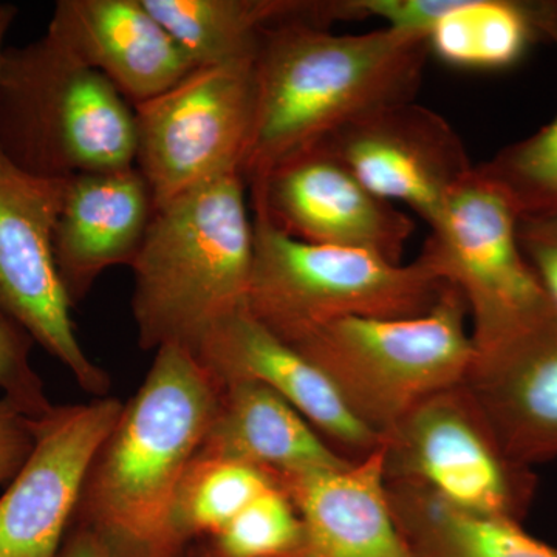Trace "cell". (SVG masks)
<instances>
[{
	"label": "cell",
	"mask_w": 557,
	"mask_h": 557,
	"mask_svg": "<svg viewBox=\"0 0 557 557\" xmlns=\"http://www.w3.org/2000/svg\"><path fill=\"white\" fill-rule=\"evenodd\" d=\"M220 388L186 348L157 350L91 460L70 527L94 534L110 557H189L174 527L175 497Z\"/></svg>",
	"instance_id": "1"
},
{
	"label": "cell",
	"mask_w": 557,
	"mask_h": 557,
	"mask_svg": "<svg viewBox=\"0 0 557 557\" xmlns=\"http://www.w3.org/2000/svg\"><path fill=\"white\" fill-rule=\"evenodd\" d=\"M429 54L423 33L335 35L304 17L270 25L255 57V126L242 164L247 186L347 124L412 102Z\"/></svg>",
	"instance_id": "2"
},
{
	"label": "cell",
	"mask_w": 557,
	"mask_h": 557,
	"mask_svg": "<svg viewBox=\"0 0 557 557\" xmlns=\"http://www.w3.org/2000/svg\"><path fill=\"white\" fill-rule=\"evenodd\" d=\"M240 172L156 209L134 271L132 314L143 350L190 354L211 330L248 310L255 223Z\"/></svg>",
	"instance_id": "3"
},
{
	"label": "cell",
	"mask_w": 557,
	"mask_h": 557,
	"mask_svg": "<svg viewBox=\"0 0 557 557\" xmlns=\"http://www.w3.org/2000/svg\"><path fill=\"white\" fill-rule=\"evenodd\" d=\"M0 150L42 178L135 166L134 108L46 33L3 51Z\"/></svg>",
	"instance_id": "4"
},
{
	"label": "cell",
	"mask_w": 557,
	"mask_h": 557,
	"mask_svg": "<svg viewBox=\"0 0 557 557\" xmlns=\"http://www.w3.org/2000/svg\"><path fill=\"white\" fill-rule=\"evenodd\" d=\"M468 306L446 282L434 309L408 319L343 318L289 343L355 417L383 437L410 409L467 379L474 361Z\"/></svg>",
	"instance_id": "5"
},
{
	"label": "cell",
	"mask_w": 557,
	"mask_h": 557,
	"mask_svg": "<svg viewBox=\"0 0 557 557\" xmlns=\"http://www.w3.org/2000/svg\"><path fill=\"white\" fill-rule=\"evenodd\" d=\"M252 218L248 310L285 344L343 318L423 317L446 287L418 260L401 265L359 249L306 244Z\"/></svg>",
	"instance_id": "6"
},
{
	"label": "cell",
	"mask_w": 557,
	"mask_h": 557,
	"mask_svg": "<svg viewBox=\"0 0 557 557\" xmlns=\"http://www.w3.org/2000/svg\"><path fill=\"white\" fill-rule=\"evenodd\" d=\"M518 215L478 171L450 197L417 260L458 288L475 357L557 329V317L519 247Z\"/></svg>",
	"instance_id": "7"
},
{
	"label": "cell",
	"mask_w": 557,
	"mask_h": 557,
	"mask_svg": "<svg viewBox=\"0 0 557 557\" xmlns=\"http://www.w3.org/2000/svg\"><path fill=\"white\" fill-rule=\"evenodd\" d=\"M384 480L471 515L523 522L537 475L516 463L463 383L409 410L381 437Z\"/></svg>",
	"instance_id": "8"
},
{
	"label": "cell",
	"mask_w": 557,
	"mask_h": 557,
	"mask_svg": "<svg viewBox=\"0 0 557 557\" xmlns=\"http://www.w3.org/2000/svg\"><path fill=\"white\" fill-rule=\"evenodd\" d=\"M256 113L255 60L196 67L135 106V166L156 209L240 172Z\"/></svg>",
	"instance_id": "9"
},
{
	"label": "cell",
	"mask_w": 557,
	"mask_h": 557,
	"mask_svg": "<svg viewBox=\"0 0 557 557\" xmlns=\"http://www.w3.org/2000/svg\"><path fill=\"white\" fill-rule=\"evenodd\" d=\"M69 178L35 177L0 150V311L27 330L87 394L109 397L112 380L81 347L53 255Z\"/></svg>",
	"instance_id": "10"
},
{
	"label": "cell",
	"mask_w": 557,
	"mask_h": 557,
	"mask_svg": "<svg viewBox=\"0 0 557 557\" xmlns=\"http://www.w3.org/2000/svg\"><path fill=\"white\" fill-rule=\"evenodd\" d=\"M255 215L306 244L359 249L399 263L416 223L380 199L321 143L248 186Z\"/></svg>",
	"instance_id": "11"
},
{
	"label": "cell",
	"mask_w": 557,
	"mask_h": 557,
	"mask_svg": "<svg viewBox=\"0 0 557 557\" xmlns=\"http://www.w3.org/2000/svg\"><path fill=\"white\" fill-rule=\"evenodd\" d=\"M123 408L102 397L36 420L35 448L0 496V557L60 556L91 460Z\"/></svg>",
	"instance_id": "12"
},
{
	"label": "cell",
	"mask_w": 557,
	"mask_h": 557,
	"mask_svg": "<svg viewBox=\"0 0 557 557\" xmlns=\"http://www.w3.org/2000/svg\"><path fill=\"white\" fill-rule=\"evenodd\" d=\"M319 143L370 193L408 205L429 226L474 170L448 121L413 101L369 113Z\"/></svg>",
	"instance_id": "13"
},
{
	"label": "cell",
	"mask_w": 557,
	"mask_h": 557,
	"mask_svg": "<svg viewBox=\"0 0 557 557\" xmlns=\"http://www.w3.org/2000/svg\"><path fill=\"white\" fill-rule=\"evenodd\" d=\"M219 383L258 381L281 395L339 456L358 461L381 446L327 376L271 333L249 310L220 322L194 354Z\"/></svg>",
	"instance_id": "14"
},
{
	"label": "cell",
	"mask_w": 557,
	"mask_h": 557,
	"mask_svg": "<svg viewBox=\"0 0 557 557\" xmlns=\"http://www.w3.org/2000/svg\"><path fill=\"white\" fill-rule=\"evenodd\" d=\"M47 33L101 73L132 108L196 69L141 0H60Z\"/></svg>",
	"instance_id": "15"
},
{
	"label": "cell",
	"mask_w": 557,
	"mask_h": 557,
	"mask_svg": "<svg viewBox=\"0 0 557 557\" xmlns=\"http://www.w3.org/2000/svg\"><path fill=\"white\" fill-rule=\"evenodd\" d=\"M153 214L152 190L137 166L69 178L53 255L73 307L86 299L106 270L132 267Z\"/></svg>",
	"instance_id": "16"
},
{
	"label": "cell",
	"mask_w": 557,
	"mask_h": 557,
	"mask_svg": "<svg viewBox=\"0 0 557 557\" xmlns=\"http://www.w3.org/2000/svg\"><path fill=\"white\" fill-rule=\"evenodd\" d=\"M302 533L285 557H413L388 500L381 448L347 467L274 480Z\"/></svg>",
	"instance_id": "17"
},
{
	"label": "cell",
	"mask_w": 557,
	"mask_h": 557,
	"mask_svg": "<svg viewBox=\"0 0 557 557\" xmlns=\"http://www.w3.org/2000/svg\"><path fill=\"white\" fill-rule=\"evenodd\" d=\"M463 384L516 463L557 460V329L474 355Z\"/></svg>",
	"instance_id": "18"
},
{
	"label": "cell",
	"mask_w": 557,
	"mask_h": 557,
	"mask_svg": "<svg viewBox=\"0 0 557 557\" xmlns=\"http://www.w3.org/2000/svg\"><path fill=\"white\" fill-rule=\"evenodd\" d=\"M220 384L218 409L196 457L239 461L265 472L273 482L282 475L351 463L265 384L249 380Z\"/></svg>",
	"instance_id": "19"
},
{
	"label": "cell",
	"mask_w": 557,
	"mask_h": 557,
	"mask_svg": "<svg viewBox=\"0 0 557 557\" xmlns=\"http://www.w3.org/2000/svg\"><path fill=\"white\" fill-rule=\"evenodd\" d=\"M196 64L255 60L263 30L278 21H318L321 0H141Z\"/></svg>",
	"instance_id": "20"
},
{
	"label": "cell",
	"mask_w": 557,
	"mask_h": 557,
	"mask_svg": "<svg viewBox=\"0 0 557 557\" xmlns=\"http://www.w3.org/2000/svg\"><path fill=\"white\" fill-rule=\"evenodd\" d=\"M392 512L413 557H557L522 522L471 515L410 487L387 485Z\"/></svg>",
	"instance_id": "21"
},
{
	"label": "cell",
	"mask_w": 557,
	"mask_h": 557,
	"mask_svg": "<svg viewBox=\"0 0 557 557\" xmlns=\"http://www.w3.org/2000/svg\"><path fill=\"white\" fill-rule=\"evenodd\" d=\"M541 40L534 2L518 0H449L428 33L431 53L469 70L512 67Z\"/></svg>",
	"instance_id": "22"
},
{
	"label": "cell",
	"mask_w": 557,
	"mask_h": 557,
	"mask_svg": "<svg viewBox=\"0 0 557 557\" xmlns=\"http://www.w3.org/2000/svg\"><path fill=\"white\" fill-rule=\"evenodd\" d=\"M534 10L542 39L557 47V0L534 2ZM475 171L518 219L557 211V116L531 137L498 150Z\"/></svg>",
	"instance_id": "23"
},
{
	"label": "cell",
	"mask_w": 557,
	"mask_h": 557,
	"mask_svg": "<svg viewBox=\"0 0 557 557\" xmlns=\"http://www.w3.org/2000/svg\"><path fill=\"white\" fill-rule=\"evenodd\" d=\"M274 486L265 472L239 461L194 458L175 497L174 527L180 541L193 548Z\"/></svg>",
	"instance_id": "24"
},
{
	"label": "cell",
	"mask_w": 557,
	"mask_h": 557,
	"mask_svg": "<svg viewBox=\"0 0 557 557\" xmlns=\"http://www.w3.org/2000/svg\"><path fill=\"white\" fill-rule=\"evenodd\" d=\"M300 533L298 511L274 486L219 533L196 542L189 557H285L299 544Z\"/></svg>",
	"instance_id": "25"
},
{
	"label": "cell",
	"mask_w": 557,
	"mask_h": 557,
	"mask_svg": "<svg viewBox=\"0 0 557 557\" xmlns=\"http://www.w3.org/2000/svg\"><path fill=\"white\" fill-rule=\"evenodd\" d=\"M35 344L27 330L0 311V391L28 417L38 420L51 412L54 405L32 366Z\"/></svg>",
	"instance_id": "26"
},
{
	"label": "cell",
	"mask_w": 557,
	"mask_h": 557,
	"mask_svg": "<svg viewBox=\"0 0 557 557\" xmlns=\"http://www.w3.org/2000/svg\"><path fill=\"white\" fill-rule=\"evenodd\" d=\"M516 234L557 317V211L518 219Z\"/></svg>",
	"instance_id": "27"
},
{
	"label": "cell",
	"mask_w": 557,
	"mask_h": 557,
	"mask_svg": "<svg viewBox=\"0 0 557 557\" xmlns=\"http://www.w3.org/2000/svg\"><path fill=\"white\" fill-rule=\"evenodd\" d=\"M36 443V420L17 408L11 399L0 398V486L24 467Z\"/></svg>",
	"instance_id": "28"
},
{
	"label": "cell",
	"mask_w": 557,
	"mask_h": 557,
	"mask_svg": "<svg viewBox=\"0 0 557 557\" xmlns=\"http://www.w3.org/2000/svg\"><path fill=\"white\" fill-rule=\"evenodd\" d=\"M58 557H110L108 549L89 531L70 527Z\"/></svg>",
	"instance_id": "29"
},
{
	"label": "cell",
	"mask_w": 557,
	"mask_h": 557,
	"mask_svg": "<svg viewBox=\"0 0 557 557\" xmlns=\"http://www.w3.org/2000/svg\"><path fill=\"white\" fill-rule=\"evenodd\" d=\"M17 11L20 10H17L16 5L0 3V64H2L3 51H5L3 42H5L11 25H13L14 20H16Z\"/></svg>",
	"instance_id": "30"
}]
</instances>
